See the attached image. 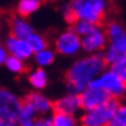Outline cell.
Segmentation results:
<instances>
[{
  "label": "cell",
  "instance_id": "6da1fadb",
  "mask_svg": "<svg viewBox=\"0 0 126 126\" xmlns=\"http://www.w3.org/2000/svg\"><path fill=\"white\" fill-rule=\"evenodd\" d=\"M106 62L100 55H89L76 61L67 72V85L71 93L80 94L104 71Z\"/></svg>",
  "mask_w": 126,
  "mask_h": 126
},
{
  "label": "cell",
  "instance_id": "7a4b0ae2",
  "mask_svg": "<svg viewBox=\"0 0 126 126\" xmlns=\"http://www.w3.org/2000/svg\"><path fill=\"white\" fill-rule=\"evenodd\" d=\"M107 8V0H72L68 5L76 21H86L93 25H98L103 19Z\"/></svg>",
  "mask_w": 126,
  "mask_h": 126
},
{
  "label": "cell",
  "instance_id": "3957f363",
  "mask_svg": "<svg viewBox=\"0 0 126 126\" xmlns=\"http://www.w3.org/2000/svg\"><path fill=\"white\" fill-rule=\"evenodd\" d=\"M118 107L120 103L117 99L111 98L103 104L88 110L81 118V126H108Z\"/></svg>",
  "mask_w": 126,
  "mask_h": 126
},
{
  "label": "cell",
  "instance_id": "277c9868",
  "mask_svg": "<svg viewBox=\"0 0 126 126\" xmlns=\"http://www.w3.org/2000/svg\"><path fill=\"white\" fill-rule=\"evenodd\" d=\"M89 85L103 90L106 94H108L111 98H114V99L118 98V96H122L125 93V88H126L125 80H122L120 76H117L112 70L103 71Z\"/></svg>",
  "mask_w": 126,
  "mask_h": 126
},
{
  "label": "cell",
  "instance_id": "5b68a950",
  "mask_svg": "<svg viewBox=\"0 0 126 126\" xmlns=\"http://www.w3.org/2000/svg\"><path fill=\"white\" fill-rule=\"evenodd\" d=\"M22 102L8 89L0 88V121L17 122Z\"/></svg>",
  "mask_w": 126,
  "mask_h": 126
},
{
  "label": "cell",
  "instance_id": "8992f818",
  "mask_svg": "<svg viewBox=\"0 0 126 126\" xmlns=\"http://www.w3.org/2000/svg\"><path fill=\"white\" fill-rule=\"evenodd\" d=\"M55 49L62 55H75L81 49V39L73 30L63 31L55 40Z\"/></svg>",
  "mask_w": 126,
  "mask_h": 126
},
{
  "label": "cell",
  "instance_id": "52a82bcc",
  "mask_svg": "<svg viewBox=\"0 0 126 126\" xmlns=\"http://www.w3.org/2000/svg\"><path fill=\"white\" fill-rule=\"evenodd\" d=\"M79 99H80V106H81V108H84L85 111H88V110H91V108H94L96 106L103 104L108 99H111V96L108 94H106L103 90L89 85L86 89H84L79 94Z\"/></svg>",
  "mask_w": 126,
  "mask_h": 126
},
{
  "label": "cell",
  "instance_id": "ba28073f",
  "mask_svg": "<svg viewBox=\"0 0 126 126\" xmlns=\"http://www.w3.org/2000/svg\"><path fill=\"white\" fill-rule=\"evenodd\" d=\"M81 39V48L88 53H96L102 50L107 44V35L106 32L95 26L88 35H85Z\"/></svg>",
  "mask_w": 126,
  "mask_h": 126
},
{
  "label": "cell",
  "instance_id": "9c48e42d",
  "mask_svg": "<svg viewBox=\"0 0 126 126\" xmlns=\"http://www.w3.org/2000/svg\"><path fill=\"white\" fill-rule=\"evenodd\" d=\"M106 35L111 41L108 48L120 54H126V32L121 25L117 23V22L110 23Z\"/></svg>",
  "mask_w": 126,
  "mask_h": 126
},
{
  "label": "cell",
  "instance_id": "30bf717a",
  "mask_svg": "<svg viewBox=\"0 0 126 126\" xmlns=\"http://www.w3.org/2000/svg\"><path fill=\"white\" fill-rule=\"evenodd\" d=\"M7 51H9V55H13L16 58H19L25 61L33 54L30 48V45L27 44L26 39H18L14 36H10L7 40Z\"/></svg>",
  "mask_w": 126,
  "mask_h": 126
},
{
  "label": "cell",
  "instance_id": "8fae6325",
  "mask_svg": "<svg viewBox=\"0 0 126 126\" xmlns=\"http://www.w3.org/2000/svg\"><path fill=\"white\" fill-rule=\"evenodd\" d=\"M53 108L55 110V112L58 113H66V114H71L73 116L80 108V99H79V94H67L66 96H63V98L58 99L55 103Z\"/></svg>",
  "mask_w": 126,
  "mask_h": 126
},
{
  "label": "cell",
  "instance_id": "7c38bea8",
  "mask_svg": "<svg viewBox=\"0 0 126 126\" xmlns=\"http://www.w3.org/2000/svg\"><path fill=\"white\" fill-rule=\"evenodd\" d=\"M25 104H27L31 110L36 113H47L49 112L51 108H53V104L47 98L45 95L40 94V93H31L26 96V100H25Z\"/></svg>",
  "mask_w": 126,
  "mask_h": 126
},
{
  "label": "cell",
  "instance_id": "4fadbf2b",
  "mask_svg": "<svg viewBox=\"0 0 126 126\" xmlns=\"http://www.w3.org/2000/svg\"><path fill=\"white\" fill-rule=\"evenodd\" d=\"M32 32V27L23 17H14L12 19V33L14 37L18 39H26Z\"/></svg>",
  "mask_w": 126,
  "mask_h": 126
},
{
  "label": "cell",
  "instance_id": "5bb4252c",
  "mask_svg": "<svg viewBox=\"0 0 126 126\" xmlns=\"http://www.w3.org/2000/svg\"><path fill=\"white\" fill-rule=\"evenodd\" d=\"M43 0H19L17 4V13L19 17H28L40 8Z\"/></svg>",
  "mask_w": 126,
  "mask_h": 126
},
{
  "label": "cell",
  "instance_id": "9a60e30c",
  "mask_svg": "<svg viewBox=\"0 0 126 126\" xmlns=\"http://www.w3.org/2000/svg\"><path fill=\"white\" fill-rule=\"evenodd\" d=\"M28 80H30V84L37 90L44 89L45 86H47V84H48L47 73H45V71L41 70V68H37V70L33 71L30 75V79Z\"/></svg>",
  "mask_w": 126,
  "mask_h": 126
},
{
  "label": "cell",
  "instance_id": "2e32d148",
  "mask_svg": "<svg viewBox=\"0 0 126 126\" xmlns=\"http://www.w3.org/2000/svg\"><path fill=\"white\" fill-rule=\"evenodd\" d=\"M26 41L30 45L32 53H36V51H40V50L47 48V40H45L41 35H39V33L33 32V31L26 37Z\"/></svg>",
  "mask_w": 126,
  "mask_h": 126
},
{
  "label": "cell",
  "instance_id": "e0dca14e",
  "mask_svg": "<svg viewBox=\"0 0 126 126\" xmlns=\"http://www.w3.org/2000/svg\"><path fill=\"white\" fill-rule=\"evenodd\" d=\"M50 121H51V125L53 126H77L76 120L73 118V116L66 114V113L55 112V114Z\"/></svg>",
  "mask_w": 126,
  "mask_h": 126
},
{
  "label": "cell",
  "instance_id": "ac0fdd59",
  "mask_svg": "<svg viewBox=\"0 0 126 126\" xmlns=\"http://www.w3.org/2000/svg\"><path fill=\"white\" fill-rule=\"evenodd\" d=\"M35 61L39 66H49L51 62L54 61V53L51 50H49L48 48H45L40 51H36L35 53Z\"/></svg>",
  "mask_w": 126,
  "mask_h": 126
},
{
  "label": "cell",
  "instance_id": "d6986e66",
  "mask_svg": "<svg viewBox=\"0 0 126 126\" xmlns=\"http://www.w3.org/2000/svg\"><path fill=\"white\" fill-rule=\"evenodd\" d=\"M33 117H35V112H33L30 107L25 103H22V107L19 110V113H18V117H17V125H23L26 122H31L33 121Z\"/></svg>",
  "mask_w": 126,
  "mask_h": 126
},
{
  "label": "cell",
  "instance_id": "ffe728a7",
  "mask_svg": "<svg viewBox=\"0 0 126 126\" xmlns=\"http://www.w3.org/2000/svg\"><path fill=\"white\" fill-rule=\"evenodd\" d=\"M4 64L7 66V68L9 71H12L14 73H19V72H22L25 70L23 61L19 59V58H16V57H13V55H8L5 62H4Z\"/></svg>",
  "mask_w": 126,
  "mask_h": 126
},
{
  "label": "cell",
  "instance_id": "44dd1931",
  "mask_svg": "<svg viewBox=\"0 0 126 126\" xmlns=\"http://www.w3.org/2000/svg\"><path fill=\"white\" fill-rule=\"evenodd\" d=\"M108 126H126V108L124 106H120L117 108L111 121L108 122Z\"/></svg>",
  "mask_w": 126,
  "mask_h": 126
},
{
  "label": "cell",
  "instance_id": "7402d4cb",
  "mask_svg": "<svg viewBox=\"0 0 126 126\" xmlns=\"http://www.w3.org/2000/svg\"><path fill=\"white\" fill-rule=\"evenodd\" d=\"M95 26L96 25H93V23H90V22L77 19V21H75V25H73V31H75L80 37H82L85 35H88Z\"/></svg>",
  "mask_w": 126,
  "mask_h": 126
},
{
  "label": "cell",
  "instance_id": "603a6c76",
  "mask_svg": "<svg viewBox=\"0 0 126 126\" xmlns=\"http://www.w3.org/2000/svg\"><path fill=\"white\" fill-rule=\"evenodd\" d=\"M111 66H112L111 70L116 73L117 76H120L122 80H126V59L116 62V63H113V64H111Z\"/></svg>",
  "mask_w": 126,
  "mask_h": 126
},
{
  "label": "cell",
  "instance_id": "cb8c5ba5",
  "mask_svg": "<svg viewBox=\"0 0 126 126\" xmlns=\"http://www.w3.org/2000/svg\"><path fill=\"white\" fill-rule=\"evenodd\" d=\"M33 126H53V125H51L50 118H40L33 121Z\"/></svg>",
  "mask_w": 126,
  "mask_h": 126
},
{
  "label": "cell",
  "instance_id": "d4e9b609",
  "mask_svg": "<svg viewBox=\"0 0 126 126\" xmlns=\"http://www.w3.org/2000/svg\"><path fill=\"white\" fill-rule=\"evenodd\" d=\"M7 57H8V51H7V49H5L3 45H0V64H3V63L5 62Z\"/></svg>",
  "mask_w": 126,
  "mask_h": 126
},
{
  "label": "cell",
  "instance_id": "484cf974",
  "mask_svg": "<svg viewBox=\"0 0 126 126\" xmlns=\"http://www.w3.org/2000/svg\"><path fill=\"white\" fill-rule=\"evenodd\" d=\"M0 126H17V124L9 121H0Z\"/></svg>",
  "mask_w": 126,
  "mask_h": 126
},
{
  "label": "cell",
  "instance_id": "4316f807",
  "mask_svg": "<svg viewBox=\"0 0 126 126\" xmlns=\"http://www.w3.org/2000/svg\"><path fill=\"white\" fill-rule=\"evenodd\" d=\"M0 28H1V23H0Z\"/></svg>",
  "mask_w": 126,
  "mask_h": 126
},
{
  "label": "cell",
  "instance_id": "83f0119b",
  "mask_svg": "<svg viewBox=\"0 0 126 126\" xmlns=\"http://www.w3.org/2000/svg\"><path fill=\"white\" fill-rule=\"evenodd\" d=\"M32 126H33V125H32Z\"/></svg>",
  "mask_w": 126,
  "mask_h": 126
}]
</instances>
